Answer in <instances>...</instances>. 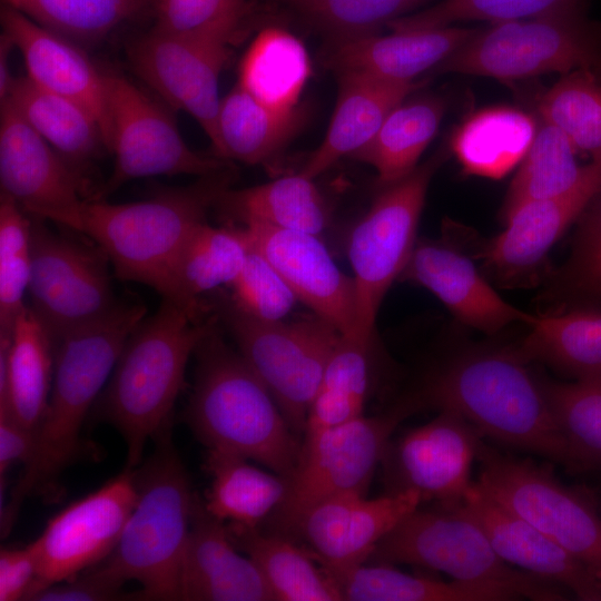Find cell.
<instances>
[{"label":"cell","instance_id":"cell-13","mask_svg":"<svg viewBox=\"0 0 601 601\" xmlns=\"http://www.w3.org/2000/svg\"><path fill=\"white\" fill-rule=\"evenodd\" d=\"M476 486L556 542L601 579V518L578 493L530 461L481 443Z\"/></svg>","mask_w":601,"mask_h":601},{"label":"cell","instance_id":"cell-45","mask_svg":"<svg viewBox=\"0 0 601 601\" xmlns=\"http://www.w3.org/2000/svg\"><path fill=\"white\" fill-rule=\"evenodd\" d=\"M585 0H440L387 24L392 31H424L463 21L500 23L584 8Z\"/></svg>","mask_w":601,"mask_h":601},{"label":"cell","instance_id":"cell-30","mask_svg":"<svg viewBox=\"0 0 601 601\" xmlns=\"http://www.w3.org/2000/svg\"><path fill=\"white\" fill-rule=\"evenodd\" d=\"M253 249L244 226H197L174 265L169 290L162 298L190 307L205 306L201 295L235 282Z\"/></svg>","mask_w":601,"mask_h":601},{"label":"cell","instance_id":"cell-40","mask_svg":"<svg viewBox=\"0 0 601 601\" xmlns=\"http://www.w3.org/2000/svg\"><path fill=\"white\" fill-rule=\"evenodd\" d=\"M577 152L563 132L541 120L508 189L501 209L503 221L529 201L551 198L573 189L590 166V162L580 165Z\"/></svg>","mask_w":601,"mask_h":601},{"label":"cell","instance_id":"cell-50","mask_svg":"<svg viewBox=\"0 0 601 601\" xmlns=\"http://www.w3.org/2000/svg\"><path fill=\"white\" fill-rule=\"evenodd\" d=\"M566 276L575 288L601 272V187L579 218Z\"/></svg>","mask_w":601,"mask_h":601},{"label":"cell","instance_id":"cell-48","mask_svg":"<svg viewBox=\"0 0 601 601\" xmlns=\"http://www.w3.org/2000/svg\"><path fill=\"white\" fill-rule=\"evenodd\" d=\"M430 0H306L309 16L335 39L373 35Z\"/></svg>","mask_w":601,"mask_h":601},{"label":"cell","instance_id":"cell-12","mask_svg":"<svg viewBox=\"0 0 601 601\" xmlns=\"http://www.w3.org/2000/svg\"><path fill=\"white\" fill-rule=\"evenodd\" d=\"M29 215V214H28ZM30 216L29 308L51 342L110 313L115 295L110 262L89 238L50 229Z\"/></svg>","mask_w":601,"mask_h":601},{"label":"cell","instance_id":"cell-55","mask_svg":"<svg viewBox=\"0 0 601 601\" xmlns=\"http://www.w3.org/2000/svg\"><path fill=\"white\" fill-rule=\"evenodd\" d=\"M577 289L601 302V272Z\"/></svg>","mask_w":601,"mask_h":601},{"label":"cell","instance_id":"cell-16","mask_svg":"<svg viewBox=\"0 0 601 601\" xmlns=\"http://www.w3.org/2000/svg\"><path fill=\"white\" fill-rule=\"evenodd\" d=\"M482 435L451 411L391 441L382 462L390 492L414 491L442 506L459 504L473 485L471 469Z\"/></svg>","mask_w":601,"mask_h":601},{"label":"cell","instance_id":"cell-47","mask_svg":"<svg viewBox=\"0 0 601 601\" xmlns=\"http://www.w3.org/2000/svg\"><path fill=\"white\" fill-rule=\"evenodd\" d=\"M154 28L229 46L247 13L245 0H155Z\"/></svg>","mask_w":601,"mask_h":601},{"label":"cell","instance_id":"cell-41","mask_svg":"<svg viewBox=\"0 0 601 601\" xmlns=\"http://www.w3.org/2000/svg\"><path fill=\"white\" fill-rule=\"evenodd\" d=\"M372 342L342 335L326 364L304 434L363 415L370 382Z\"/></svg>","mask_w":601,"mask_h":601},{"label":"cell","instance_id":"cell-11","mask_svg":"<svg viewBox=\"0 0 601 601\" xmlns=\"http://www.w3.org/2000/svg\"><path fill=\"white\" fill-rule=\"evenodd\" d=\"M444 156L439 152L406 177L384 186L348 235L358 333L365 341L372 342L384 296L400 278L415 247L426 193Z\"/></svg>","mask_w":601,"mask_h":601},{"label":"cell","instance_id":"cell-20","mask_svg":"<svg viewBox=\"0 0 601 601\" xmlns=\"http://www.w3.org/2000/svg\"><path fill=\"white\" fill-rule=\"evenodd\" d=\"M600 187L601 158L590 161L588 173L573 189L516 208L504 220V230L482 247L485 268L505 286L533 282L551 248L580 218Z\"/></svg>","mask_w":601,"mask_h":601},{"label":"cell","instance_id":"cell-32","mask_svg":"<svg viewBox=\"0 0 601 601\" xmlns=\"http://www.w3.org/2000/svg\"><path fill=\"white\" fill-rule=\"evenodd\" d=\"M237 549L250 558L268 583L275 601H343V594L313 554L290 538L264 533L258 526L226 523Z\"/></svg>","mask_w":601,"mask_h":601},{"label":"cell","instance_id":"cell-17","mask_svg":"<svg viewBox=\"0 0 601 601\" xmlns=\"http://www.w3.org/2000/svg\"><path fill=\"white\" fill-rule=\"evenodd\" d=\"M128 59L136 73L171 107L189 114L218 145L219 75L229 46L156 28L131 41Z\"/></svg>","mask_w":601,"mask_h":601},{"label":"cell","instance_id":"cell-3","mask_svg":"<svg viewBox=\"0 0 601 601\" xmlns=\"http://www.w3.org/2000/svg\"><path fill=\"white\" fill-rule=\"evenodd\" d=\"M206 311L162 298L125 343L97 400L99 418L117 428L126 443L125 467L139 466L147 442L173 421L189 357L217 326V314L205 318Z\"/></svg>","mask_w":601,"mask_h":601},{"label":"cell","instance_id":"cell-19","mask_svg":"<svg viewBox=\"0 0 601 601\" xmlns=\"http://www.w3.org/2000/svg\"><path fill=\"white\" fill-rule=\"evenodd\" d=\"M244 227L299 302L342 335L363 339L354 279L338 268L319 236L263 224Z\"/></svg>","mask_w":601,"mask_h":601},{"label":"cell","instance_id":"cell-8","mask_svg":"<svg viewBox=\"0 0 601 601\" xmlns=\"http://www.w3.org/2000/svg\"><path fill=\"white\" fill-rule=\"evenodd\" d=\"M420 506L377 543L368 560L422 566L461 582L503 584L531 600L563 599L561 587L506 563L481 525L457 505Z\"/></svg>","mask_w":601,"mask_h":601},{"label":"cell","instance_id":"cell-28","mask_svg":"<svg viewBox=\"0 0 601 601\" xmlns=\"http://www.w3.org/2000/svg\"><path fill=\"white\" fill-rule=\"evenodd\" d=\"M53 375V346L29 306L8 336H0V407L36 431L46 412Z\"/></svg>","mask_w":601,"mask_h":601},{"label":"cell","instance_id":"cell-56","mask_svg":"<svg viewBox=\"0 0 601 601\" xmlns=\"http://www.w3.org/2000/svg\"><path fill=\"white\" fill-rule=\"evenodd\" d=\"M600 77H601V75H600Z\"/></svg>","mask_w":601,"mask_h":601},{"label":"cell","instance_id":"cell-49","mask_svg":"<svg viewBox=\"0 0 601 601\" xmlns=\"http://www.w3.org/2000/svg\"><path fill=\"white\" fill-rule=\"evenodd\" d=\"M231 303L242 312L262 321H282L298 300L294 292L254 247L230 286Z\"/></svg>","mask_w":601,"mask_h":601},{"label":"cell","instance_id":"cell-22","mask_svg":"<svg viewBox=\"0 0 601 601\" xmlns=\"http://www.w3.org/2000/svg\"><path fill=\"white\" fill-rule=\"evenodd\" d=\"M398 279L428 289L461 323L487 335L534 316L508 303L471 256L444 237L417 239Z\"/></svg>","mask_w":601,"mask_h":601},{"label":"cell","instance_id":"cell-15","mask_svg":"<svg viewBox=\"0 0 601 601\" xmlns=\"http://www.w3.org/2000/svg\"><path fill=\"white\" fill-rule=\"evenodd\" d=\"M136 500L135 469L125 467L50 519L32 542L37 575L24 600L106 560L116 548Z\"/></svg>","mask_w":601,"mask_h":601},{"label":"cell","instance_id":"cell-52","mask_svg":"<svg viewBox=\"0 0 601 601\" xmlns=\"http://www.w3.org/2000/svg\"><path fill=\"white\" fill-rule=\"evenodd\" d=\"M37 575V555L32 544L0 552V601L24 600Z\"/></svg>","mask_w":601,"mask_h":601},{"label":"cell","instance_id":"cell-10","mask_svg":"<svg viewBox=\"0 0 601 601\" xmlns=\"http://www.w3.org/2000/svg\"><path fill=\"white\" fill-rule=\"evenodd\" d=\"M216 309L238 352L302 439L326 364L342 334L315 314L294 321H262L238 309L230 299Z\"/></svg>","mask_w":601,"mask_h":601},{"label":"cell","instance_id":"cell-34","mask_svg":"<svg viewBox=\"0 0 601 601\" xmlns=\"http://www.w3.org/2000/svg\"><path fill=\"white\" fill-rule=\"evenodd\" d=\"M536 127L534 118L521 109L487 107L461 124L451 148L465 174L496 179L522 161Z\"/></svg>","mask_w":601,"mask_h":601},{"label":"cell","instance_id":"cell-23","mask_svg":"<svg viewBox=\"0 0 601 601\" xmlns=\"http://www.w3.org/2000/svg\"><path fill=\"white\" fill-rule=\"evenodd\" d=\"M1 26L2 33L22 56L27 77L40 88L85 107L99 124L106 148L110 151L106 75L73 41L6 4L1 9Z\"/></svg>","mask_w":601,"mask_h":601},{"label":"cell","instance_id":"cell-43","mask_svg":"<svg viewBox=\"0 0 601 601\" xmlns=\"http://www.w3.org/2000/svg\"><path fill=\"white\" fill-rule=\"evenodd\" d=\"M39 26L71 41L102 39L152 0H3Z\"/></svg>","mask_w":601,"mask_h":601},{"label":"cell","instance_id":"cell-29","mask_svg":"<svg viewBox=\"0 0 601 601\" xmlns=\"http://www.w3.org/2000/svg\"><path fill=\"white\" fill-rule=\"evenodd\" d=\"M215 206L240 226L263 224L319 236L331 223L324 196L314 179L302 173L249 188L227 189Z\"/></svg>","mask_w":601,"mask_h":601},{"label":"cell","instance_id":"cell-33","mask_svg":"<svg viewBox=\"0 0 601 601\" xmlns=\"http://www.w3.org/2000/svg\"><path fill=\"white\" fill-rule=\"evenodd\" d=\"M326 570V569H325ZM348 601H509L523 598L512 587L444 582L404 573L392 564L361 563L326 570Z\"/></svg>","mask_w":601,"mask_h":601},{"label":"cell","instance_id":"cell-14","mask_svg":"<svg viewBox=\"0 0 601 601\" xmlns=\"http://www.w3.org/2000/svg\"><path fill=\"white\" fill-rule=\"evenodd\" d=\"M115 166L92 200H104L125 183L174 175L205 176L226 167L185 142L169 114L122 76L106 75Z\"/></svg>","mask_w":601,"mask_h":601},{"label":"cell","instance_id":"cell-31","mask_svg":"<svg viewBox=\"0 0 601 601\" xmlns=\"http://www.w3.org/2000/svg\"><path fill=\"white\" fill-rule=\"evenodd\" d=\"M7 99L88 184L93 196L83 169L100 147L106 148L95 117L81 105L40 88L27 76L14 78Z\"/></svg>","mask_w":601,"mask_h":601},{"label":"cell","instance_id":"cell-42","mask_svg":"<svg viewBox=\"0 0 601 601\" xmlns=\"http://www.w3.org/2000/svg\"><path fill=\"white\" fill-rule=\"evenodd\" d=\"M541 120L554 126L577 151L601 158V77L593 70L564 73L539 99Z\"/></svg>","mask_w":601,"mask_h":601},{"label":"cell","instance_id":"cell-6","mask_svg":"<svg viewBox=\"0 0 601 601\" xmlns=\"http://www.w3.org/2000/svg\"><path fill=\"white\" fill-rule=\"evenodd\" d=\"M135 469L137 500L121 536L99 565L118 581L141 585L139 600H179L180 573L195 495L175 447L173 421Z\"/></svg>","mask_w":601,"mask_h":601},{"label":"cell","instance_id":"cell-53","mask_svg":"<svg viewBox=\"0 0 601 601\" xmlns=\"http://www.w3.org/2000/svg\"><path fill=\"white\" fill-rule=\"evenodd\" d=\"M36 431L19 423L6 407H0V477L17 464L23 465L30 460L35 443Z\"/></svg>","mask_w":601,"mask_h":601},{"label":"cell","instance_id":"cell-4","mask_svg":"<svg viewBox=\"0 0 601 601\" xmlns=\"http://www.w3.org/2000/svg\"><path fill=\"white\" fill-rule=\"evenodd\" d=\"M226 167L188 186L166 188L150 198L125 204L86 199L52 221L77 231L107 255L116 276L167 296L178 255L194 229L226 191Z\"/></svg>","mask_w":601,"mask_h":601},{"label":"cell","instance_id":"cell-21","mask_svg":"<svg viewBox=\"0 0 601 601\" xmlns=\"http://www.w3.org/2000/svg\"><path fill=\"white\" fill-rule=\"evenodd\" d=\"M421 504L410 490L375 499L342 495L308 511L295 534L324 569H343L367 562L377 543Z\"/></svg>","mask_w":601,"mask_h":601},{"label":"cell","instance_id":"cell-2","mask_svg":"<svg viewBox=\"0 0 601 601\" xmlns=\"http://www.w3.org/2000/svg\"><path fill=\"white\" fill-rule=\"evenodd\" d=\"M519 347L473 346L432 371L405 401L414 412L451 411L483 435L573 467L552 414L545 380Z\"/></svg>","mask_w":601,"mask_h":601},{"label":"cell","instance_id":"cell-9","mask_svg":"<svg viewBox=\"0 0 601 601\" xmlns=\"http://www.w3.org/2000/svg\"><path fill=\"white\" fill-rule=\"evenodd\" d=\"M411 413L403 401L385 414L362 415L303 435L298 461L286 477V493L267 518L273 533L290 538L316 505L342 495H366L391 436Z\"/></svg>","mask_w":601,"mask_h":601},{"label":"cell","instance_id":"cell-24","mask_svg":"<svg viewBox=\"0 0 601 601\" xmlns=\"http://www.w3.org/2000/svg\"><path fill=\"white\" fill-rule=\"evenodd\" d=\"M457 505L484 530L496 553L510 565L566 588L584 601H601V579L579 559L501 506L475 483Z\"/></svg>","mask_w":601,"mask_h":601},{"label":"cell","instance_id":"cell-26","mask_svg":"<svg viewBox=\"0 0 601 601\" xmlns=\"http://www.w3.org/2000/svg\"><path fill=\"white\" fill-rule=\"evenodd\" d=\"M475 30L451 26L335 39L326 61L338 73L352 71L388 81L412 82L446 60Z\"/></svg>","mask_w":601,"mask_h":601},{"label":"cell","instance_id":"cell-54","mask_svg":"<svg viewBox=\"0 0 601 601\" xmlns=\"http://www.w3.org/2000/svg\"><path fill=\"white\" fill-rule=\"evenodd\" d=\"M12 42L2 33L0 40V99H7L14 78L9 70V53L13 49Z\"/></svg>","mask_w":601,"mask_h":601},{"label":"cell","instance_id":"cell-35","mask_svg":"<svg viewBox=\"0 0 601 601\" xmlns=\"http://www.w3.org/2000/svg\"><path fill=\"white\" fill-rule=\"evenodd\" d=\"M205 470L210 485L204 505L225 523L257 528L286 493L285 476L266 472L233 453L208 450Z\"/></svg>","mask_w":601,"mask_h":601},{"label":"cell","instance_id":"cell-5","mask_svg":"<svg viewBox=\"0 0 601 601\" xmlns=\"http://www.w3.org/2000/svg\"><path fill=\"white\" fill-rule=\"evenodd\" d=\"M196 376L186 420L208 450L257 462L288 477L302 439L293 431L270 392L217 326L195 351Z\"/></svg>","mask_w":601,"mask_h":601},{"label":"cell","instance_id":"cell-37","mask_svg":"<svg viewBox=\"0 0 601 601\" xmlns=\"http://www.w3.org/2000/svg\"><path fill=\"white\" fill-rule=\"evenodd\" d=\"M519 346L531 362H541L575 378L601 377V312L577 308L536 316Z\"/></svg>","mask_w":601,"mask_h":601},{"label":"cell","instance_id":"cell-46","mask_svg":"<svg viewBox=\"0 0 601 601\" xmlns=\"http://www.w3.org/2000/svg\"><path fill=\"white\" fill-rule=\"evenodd\" d=\"M31 270L30 216L0 195V336L10 335L26 308Z\"/></svg>","mask_w":601,"mask_h":601},{"label":"cell","instance_id":"cell-36","mask_svg":"<svg viewBox=\"0 0 601 601\" xmlns=\"http://www.w3.org/2000/svg\"><path fill=\"white\" fill-rule=\"evenodd\" d=\"M300 121L297 110L270 108L237 83L220 99L216 156L249 165L265 162L284 147Z\"/></svg>","mask_w":601,"mask_h":601},{"label":"cell","instance_id":"cell-27","mask_svg":"<svg viewBox=\"0 0 601 601\" xmlns=\"http://www.w3.org/2000/svg\"><path fill=\"white\" fill-rule=\"evenodd\" d=\"M338 75L339 91L327 132L299 171L312 179L365 147L388 114L421 86L352 71Z\"/></svg>","mask_w":601,"mask_h":601},{"label":"cell","instance_id":"cell-1","mask_svg":"<svg viewBox=\"0 0 601 601\" xmlns=\"http://www.w3.org/2000/svg\"><path fill=\"white\" fill-rule=\"evenodd\" d=\"M146 306L121 300L110 313L71 329L52 343L53 375L48 405L30 460L1 511V534L13 526L26 499H59L61 475L85 453L81 428L106 386L128 337L146 317Z\"/></svg>","mask_w":601,"mask_h":601},{"label":"cell","instance_id":"cell-51","mask_svg":"<svg viewBox=\"0 0 601 601\" xmlns=\"http://www.w3.org/2000/svg\"><path fill=\"white\" fill-rule=\"evenodd\" d=\"M125 583L95 565L76 578L46 587L28 600L31 601H112L137 599V592H122Z\"/></svg>","mask_w":601,"mask_h":601},{"label":"cell","instance_id":"cell-7","mask_svg":"<svg viewBox=\"0 0 601 601\" xmlns=\"http://www.w3.org/2000/svg\"><path fill=\"white\" fill-rule=\"evenodd\" d=\"M578 69L601 75V22L584 8L476 29L434 70L514 81Z\"/></svg>","mask_w":601,"mask_h":601},{"label":"cell","instance_id":"cell-38","mask_svg":"<svg viewBox=\"0 0 601 601\" xmlns=\"http://www.w3.org/2000/svg\"><path fill=\"white\" fill-rule=\"evenodd\" d=\"M444 101L421 97L403 101L385 118L373 139L353 156L371 165L382 186L406 177L439 130Z\"/></svg>","mask_w":601,"mask_h":601},{"label":"cell","instance_id":"cell-18","mask_svg":"<svg viewBox=\"0 0 601 601\" xmlns=\"http://www.w3.org/2000/svg\"><path fill=\"white\" fill-rule=\"evenodd\" d=\"M1 194L52 221L92 197L88 184L6 99L0 111Z\"/></svg>","mask_w":601,"mask_h":601},{"label":"cell","instance_id":"cell-25","mask_svg":"<svg viewBox=\"0 0 601 601\" xmlns=\"http://www.w3.org/2000/svg\"><path fill=\"white\" fill-rule=\"evenodd\" d=\"M238 551L226 523L211 515L195 496L179 600L275 601L257 565Z\"/></svg>","mask_w":601,"mask_h":601},{"label":"cell","instance_id":"cell-44","mask_svg":"<svg viewBox=\"0 0 601 601\" xmlns=\"http://www.w3.org/2000/svg\"><path fill=\"white\" fill-rule=\"evenodd\" d=\"M545 390L573 467L601 466V377L545 380Z\"/></svg>","mask_w":601,"mask_h":601},{"label":"cell","instance_id":"cell-39","mask_svg":"<svg viewBox=\"0 0 601 601\" xmlns=\"http://www.w3.org/2000/svg\"><path fill=\"white\" fill-rule=\"evenodd\" d=\"M306 48L293 33L267 28L246 51L238 85L262 104L278 110H293L309 77Z\"/></svg>","mask_w":601,"mask_h":601}]
</instances>
